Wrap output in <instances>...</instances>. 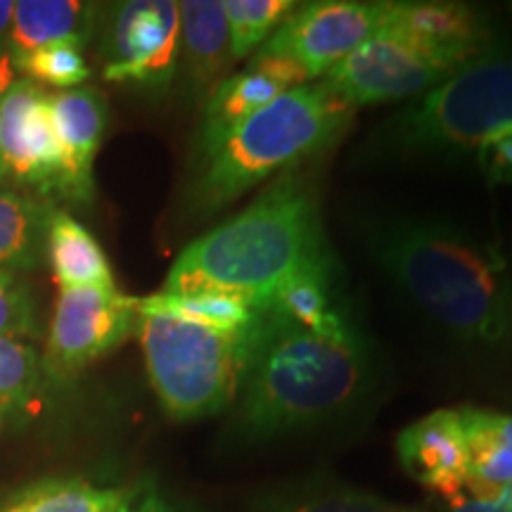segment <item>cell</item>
I'll list each match as a JSON object with an SVG mask.
<instances>
[{
    "label": "cell",
    "instance_id": "6da1fadb",
    "mask_svg": "<svg viewBox=\"0 0 512 512\" xmlns=\"http://www.w3.org/2000/svg\"><path fill=\"white\" fill-rule=\"evenodd\" d=\"M373 382V349L342 306L318 328L259 313L233 401V432L247 446L309 432L347 415Z\"/></svg>",
    "mask_w": 512,
    "mask_h": 512
},
{
    "label": "cell",
    "instance_id": "7a4b0ae2",
    "mask_svg": "<svg viewBox=\"0 0 512 512\" xmlns=\"http://www.w3.org/2000/svg\"><path fill=\"white\" fill-rule=\"evenodd\" d=\"M368 252L441 335L465 349H512V273L496 247L444 219L401 216L370 230Z\"/></svg>",
    "mask_w": 512,
    "mask_h": 512
},
{
    "label": "cell",
    "instance_id": "3957f363",
    "mask_svg": "<svg viewBox=\"0 0 512 512\" xmlns=\"http://www.w3.org/2000/svg\"><path fill=\"white\" fill-rule=\"evenodd\" d=\"M330 264L316 192L290 169L240 214L190 242L159 292L226 294L264 313L287 285Z\"/></svg>",
    "mask_w": 512,
    "mask_h": 512
},
{
    "label": "cell",
    "instance_id": "277c9868",
    "mask_svg": "<svg viewBox=\"0 0 512 512\" xmlns=\"http://www.w3.org/2000/svg\"><path fill=\"white\" fill-rule=\"evenodd\" d=\"M354 107L323 83H306L280 95L264 110L197 159L190 204L200 216L216 214L245 192L290 171L342 136Z\"/></svg>",
    "mask_w": 512,
    "mask_h": 512
},
{
    "label": "cell",
    "instance_id": "5b68a950",
    "mask_svg": "<svg viewBox=\"0 0 512 512\" xmlns=\"http://www.w3.org/2000/svg\"><path fill=\"white\" fill-rule=\"evenodd\" d=\"M252 328L223 332L166 313H140L147 377L169 418L202 420L226 411L238 396Z\"/></svg>",
    "mask_w": 512,
    "mask_h": 512
},
{
    "label": "cell",
    "instance_id": "8992f818",
    "mask_svg": "<svg viewBox=\"0 0 512 512\" xmlns=\"http://www.w3.org/2000/svg\"><path fill=\"white\" fill-rule=\"evenodd\" d=\"M510 126L512 60L484 53L396 112L384 140L399 152L441 155L477 150Z\"/></svg>",
    "mask_w": 512,
    "mask_h": 512
},
{
    "label": "cell",
    "instance_id": "52a82bcc",
    "mask_svg": "<svg viewBox=\"0 0 512 512\" xmlns=\"http://www.w3.org/2000/svg\"><path fill=\"white\" fill-rule=\"evenodd\" d=\"M460 67L453 55L384 22L320 83L349 107L377 105L418 98Z\"/></svg>",
    "mask_w": 512,
    "mask_h": 512
},
{
    "label": "cell",
    "instance_id": "ba28073f",
    "mask_svg": "<svg viewBox=\"0 0 512 512\" xmlns=\"http://www.w3.org/2000/svg\"><path fill=\"white\" fill-rule=\"evenodd\" d=\"M394 3L318 0L297 5L256 55L290 60L306 79H323L387 22Z\"/></svg>",
    "mask_w": 512,
    "mask_h": 512
},
{
    "label": "cell",
    "instance_id": "9c48e42d",
    "mask_svg": "<svg viewBox=\"0 0 512 512\" xmlns=\"http://www.w3.org/2000/svg\"><path fill=\"white\" fill-rule=\"evenodd\" d=\"M181 62V10L176 0H128L110 12L105 79L162 93Z\"/></svg>",
    "mask_w": 512,
    "mask_h": 512
},
{
    "label": "cell",
    "instance_id": "30bf717a",
    "mask_svg": "<svg viewBox=\"0 0 512 512\" xmlns=\"http://www.w3.org/2000/svg\"><path fill=\"white\" fill-rule=\"evenodd\" d=\"M138 320V299L119 292L117 285L60 290L43 356L48 373L55 377L79 375L124 344V339L138 330Z\"/></svg>",
    "mask_w": 512,
    "mask_h": 512
},
{
    "label": "cell",
    "instance_id": "8fae6325",
    "mask_svg": "<svg viewBox=\"0 0 512 512\" xmlns=\"http://www.w3.org/2000/svg\"><path fill=\"white\" fill-rule=\"evenodd\" d=\"M50 93L31 79H15L0 93V155L8 176L24 188L60 195L62 152L50 119Z\"/></svg>",
    "mask_w": 512,
    "mask_h": 512
},
{
    "label": "cell",
    "instance_id": "7c38bea8",
    "mask_svg": "<svg viewBox=\"0 0 512 512\" xmlns=\"http://www.w3.org/2000/svg\"><path fill=\"white\" fill-rule=\"evenodd\" d=\"M309 79L290 60L271 55H254L249 67L228 74L204 102V117L197 150L200 155L214 150L223 138L280 95L306 86Z\"/></svg>",
    "mask_w": 512,
    "mask_h": 512
},
{
    "label": "cell",
    "instance_id": "4fadbf2b",
    "mask_svg": "<svg viewBox=\"0 0 512 512\" xmlns=\"http://www.w3.org/2000/svg\"><path fill=\"white\" fill-rule=\"evenodd\" d=\"M62 152L60 195L72 202L93 197V162L107 128V100L95 88H69L48 98Z\"/></svg>",
    "mask_w": 512,
    "mask_h": 512
},
{
    "label": "cell",
    "instance_id": "5bb4252c",
    "mask_svg": "<svg viewBox=\"0 0 512 512\" xmlns=\"http://www.w3.org/2000/svg\"><path fill=\"white\" fill-rule=\"evenodd\" d=\"M401 467L415 482L439 494H456L467 479V439L460 411H434L396 439Z\"/></svg>",
    "mask_w": 512,
    "mask_h": 512
},
{
    "label": "cell",
    "instance_id": "9a60e30c",
    "mask_svg": "<svg viewBox=\"0 0 512 512\" xmlns=\"http://www.w3.org/2000/svg\"><path fill=\"white\" fill-rule=\"evenodd\" d=\"M181 10V67L185 83L197 98H209L228 76L233 64L230 31L223 0H183Z\"/></svg>",
    "mask_w": 512,
    "mask_h": 512
},
{
    "label": "cell",
    "instance_id": "2e32d148",
    "mask_svg": "<svg viewBox=\"0 0 512 512\" xmlns=\"http://www.w3.org/2000/svg\"><path fill=\"white\" fill-rule=\"evenodd\" d=\"M420 41L432 43L463 64L486 53V27L477 10L460 3H394L387 17Z\"/></svg>",
    "mask_w": 512,
    "mask_h": 512
},
{
    "label": "cell",
    "instance_id": "e0dca14e",
    "mask_svg": "<svg viewBox=\"0 0 512 512\" xmlns=\"http://www.w3.org/2000/svg\"><path fill=\"white\" fill-rule=\"evenodd\" d=\"M95 5L79 0H17L12 12L10 62L55 43L86 48L93 34Z\"/></svg>",
    "mask_w": 512,
    "mask_h": 512
},
{
    "label": "cell",
    "instance_id": "ac0fdd59",
    "mask_svg": "<svg viewBox=\"0 0 512 512\" xmlns=\"http://www.w3.org/2000/svg\"><path fill=\"white\" fill-rule=\"evenodd\" d=\"M46 259L60 290L114 285L112 266L93 233L69 211L53 209L48 223Z\"/></svg>",
    "mask_w": 512,
    "mask_h": 512
},
{
    "label": "cell",
    "instance_id": "d6986e66",
    "mask_svg": "<svg viewBox=\"0 0 512 512\" xmlns=\"http://www.w3.org/2000/svg\"><path fill=\"white\" fill-rule=\"evenodd\" d=\"M50 214L43 197L0 188V271H31L46 261Z\"/></svg>",
    "mask_w": 512,
    "mask_h": 512
},
{
    "label": "cell",
    "instance_id": "ffe728a7",
    "mask_svg": "<svg viewBox=\"0 0 512 512\" xmlns=\"http://www.w3.org/2000/svg\"><path fill=\"white\" fill-rule=\"evenodd\" d=\"M254 512H418L330 479H299L261 491Z\"/></svg>",
    "mask_w": 512,
    "mask_h": 512
},
{
    "label": "cell",
    "instance_id": "44dd1931",
    "mask_svg": "<svg viewBox=\"0 0 512 512\" xmlns=\"http://www.w3.org/2000/svg\"><path fill=\"white\" fill-rule=\"evenodd\" d=\"M126 496L79 477H50L17 489L0 501V512H117Z\"/></svg>",
    "mask_w": 512,
    "mask_h": 512
},
{
    "label": "cell",
    "instance_id": "7402d4cb",
    "mask_svg": "<svg viewBox=\"0 0 512 512\" xmlns=\"http://www.w3.org/2000/svg\"><path fill=\"white\" fill-rule=\"evenodd\" d=\"M140 313H166L190 323L223 332H240L252 328L259 318L252 306L226 294H166L157 292L138 299Z\"/></svg>",
    "mask_w": 512,
    "mask_h": 512
},
{
    "label": "cell",
    "instance_id": "603a6c76",
    "mask_svg": "<svg viewBox=\"0 0 512 512\" xmlns=\"http://www.w3.org/2000/svg\"><path fill=\"white\" fill-rule=\"evenodd\" d=\"M292 0H223L233 60L256 55L273 36V31L292 15Z\"/></svg>",
    "mask_w": 512,
    "mask_h": 512
},
{
    "label": "cell",
    "instance_id": "cb8c5ba5",
    "mask_svg": "<svg viewBox=\"0 0 512 512\" xmlns=\"http://www.w3.org/2000/svg\"><path fill=\"white\" fill-rule=\"evenodd\" d=\"M12 67L27 74V79L38 83V86H50L55 91L79 88L91 76V69L83 60V48L72 46V43L38 48L34 53L12 60Z\"/></svg>",
    "mask_w": 512,
    "mask_h": 512
},
{
    "label": "cell",
    "instance_id": "d4e9b609",
    "mask_svg": "<svg viewBox=\"0 0 512 512\" xmlns=\"http://www.w3.org/2000/svg\"><path fill=\"white\" fill-rule=\"evenodd\" d=\"M41 361L31 344L15 337H0V401L3 406L24 403L36 394Z\"/></svg>",
    "mask_w": 512,
    "mask_h": 512
},
{
    "label": "cell",
    "instance_id": "484cf974",
    "mask_svg": "<svg viewBox=\"0 0 512 512\" xmlns=\"http://www.w3.org/2000/svg\"><path fill=\"white\" fill-rule=\"evenodd\" d=\"M38 335V309L31 287L17 273L0 271V337Z\"/></svg>",
    "mask_w": 512,
    "mask_h": 512
},
{
    "label": "cell",
    "instance_id": "4316f807",
    "mask_svg": "<svg viewBox=\"0 0 512 512\" xmlns=\"http://www.w3.org/2000/svg\"><path fill=\"white\" fill-rule=\"evenodd\" d=\"M477 157L489 181H512V126L496 133V136L486 138L477 147Z\"/></svg>",
    "mask_w": 512,
    "mask_h": 512
},
{
    "label": "cell",
    "instance_id": "83f0119b",
    "mask_svg": "<svg viewBox=\"0 0 512 512\" xmlns=\"http://www.w3.org/2000/svg\"><path fill=\"white\" fill-rule=\"evenodd\" d=\"M463 415V425L467 432L479 434L505 448H512V418L501 413H489V411H477V408H460Z\"/></svg>",
    "mask_w": 512,
    "mask_h": 512
},
{
    "label": "cell",
    "instance_id": "f1b7e54d",
    "mask_svg": "<svg viewBox=\"0 0 512 512\" xmlns=\"http://www.w3.org/2000/svg\"><path fill=\"white\" fill-rule=\"evenodd\" d=\"M117 512H174L166 505V501L159 496L155 486H143V489L128 491L126 501L121 503Z\"/></svg>",
    "mask_w": 512,
    "mask_h": 512
},
{
    "label": "cell",
    "instance_id": "f546056e",
    "mask_svg": "<svg viewBox=\"0 0 512 512\" xmlns=\"http://www.w3.org/2000/svg\"><path fill=\"white\" fill-rule=\"evenodd\" d=\"M12 12L15 3L12 0H0V60L10 57V31H12Z\"/></svg>",
    "mask_w": 512,
    "mask_h": 512
},
{
    "label": "cell",
    "instance_id": "4dcf8cb0",
    "mask_svg": "<svg viewBox=\"0 0 512 512\" xmlns=\"http://www.w3.org/2000/svg\"><path fill=\"white\" fill-rule=\"evenodd\" d=\"M8 86L5 81H0V93H3V88ZM5 178H8V169H5V162H3V155H0V185L5 183Z\"/></svg>",
    "mask_w": 512,
    "mask_h": 512
},
{
    "label": "cell",
    "instance_id": "1f68e13d",
    "mask_svg": "<svg viewBox=\"0 0 512 512\" xmlns=\"http://www.w3.org/2000/svg\"><path fill=\"white\" fill-rule=\"evenodd\" d=\"M0 408H3V401H0Z\"/></svg>",
    "mask_w": 512,
    "mask_h": 512
}]
</instances>
